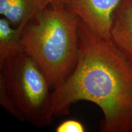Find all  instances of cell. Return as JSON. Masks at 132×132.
Wrapping results in <instances>:
<instances>
[{
  "instance_id": "cell-4",
  "label": "cell",
  "mask_w": 132,
  "mask_h": 132,
  "mask_svg": "<svg viewBox=\"0 0 132 132\" xmlns=\"http://www.w3.org/2000/svg\"><path fill=\"white\" fill-rule=\"evenodd\" d=\"M121 0H68L65 6L94 34L110 39L114 12Z\"/></svg>"
},
{
  "instance_id": "cell-11",
  "label": "cell",
  "mask_w": 132,
  "mask_h": 132,
  "mask_svg": "<svg viewBox=\"0 0 132 132\" xmlns=\"http://www.w3.org/2000/svg\"><path fill=\"white\" fill-rule=\"evenodd\" d=\"M131 1H132V0H131Z\"/></svg>"
},
{
  "instance_id": "cell-9",
  "label": "cell",
  "mask_w": 132,
  "mask_h": 132,
  "mask_svg": "<svg viewBox=\"0 0 132 132\" xmlns=\"http://www.w3.org/2000/svg\"><path fill=\"white\" fill-rule=\"evenodd\" d=\"M56 132H85V128L80 122L70 119L60 123L56 128Z\"/></svg>"
},
{
  "instance_id": "cell-7",
  "label": "cell",
  "mask_w": 132,
  "mask_h": 132,
  "mask_svg": "<svg viewBox=\"0 0 132 132\" xmlns=\"http://www.w3.org/2000/svg\"><path fill=\"white\" fill-rule=\"evenodd\" d=\"M27 23L16 27L11 25L6 18L0 19V67L9 57L24 52L21 36Z\"/></svg>"
},
{
  "instance_id": "cell-1",
  "label": "cell",
  "mask_w": 132,
  "mask_h": 132,
  "mask_svg": "<svg viewBox=\"0 0 132 132\" xmlns=\"http://www.w3.org/2000/svg\"><path fill=\"white\" fill-rule=\"evenodd\" d=\"M75 70L54 89V116L67 115L72 104L94 103L101 109L102 132H132V62L111 39L94 34L80 20Z\"/></svg>"
},
{
  "instance_id": "cell-10",
  "label": "cell",
  "mask_w": 132,
  "mask_h": 132,
  "mask_svg": "<svg viewBox=\"0 0 132 132\" xmlns=\"http://www.w3.org/2000/svg\"><path fill=\"white\" fill-rule=\"evenodd\" d=\"M68 0H41L43 7H45L48 5H60L65 6Z\"/></svg>"
},
{
  "instance_id": "cell-6",
  "label": "cell",
  "mask_w": 132,
  "mask_h": 132,
  "mask_svg": "<svg viewBox=\"0 0 132 132\" xmlns=\"http://www.w3.org/2000/svg\"><path fill=\"white\" fill-rule=\"evenodd\" d=\"M43 8L41 0H0V14L14 27L27 23Z\"/></svg>"
},
{
  "instance_id": "cell-3",
  "label": "cell",
  "mask_w": 132,
  "mask_h": 132,
  "mask_svg": "<svg viewBox=\"0 0 132 132\" xmlns=\"http://www.w3.org/2000/svg\"><path fill=\"white\" fill-rule=\"evenodd\" d=\"M0 73L24 120L38 128L50 124L54 116L53 91L35 60L22 52L6 60Z\"/></svg>"
},
{
  "instance_id": "cell-2",
  "label": "cell",
  "mask_w": 132,
  "mask_h": 132,
  "mask_svg": "<svg viewBox=\"0 0 132 132\" xmlns=\"http://www.w3.org/2000/svg\"><path fill=\"white\" fill-rule=\"evenodd\" d=\"M79 21L65 6L48 5L23 31L24 52L35 60L53 90L63 84L77 66Z\"/></svg>"
},
{
  "instance_id": "cell-8",
  "label": "cell",
  "mask_w": 132,
  "mask_h": 132,
  "mask_svg": "<svg viewBox=\"0 0 132 132\" xmlns=\"http://www.w3.org/2000/svg\"><path fill=\"white\" fill-rule=\"evenodd\" d=\"M0 104L3 108L13 117L20 121H25L24 118L9 93L3 74L0 73Z\"/></svg>"
},
{
  "instance_id": "cell-5",
  "label": "cell",
  "mask_w": 132,
  "mask_h": 132,
  "mask_svg": "<svg viewBox=\"0 0 132 132\" xmlns=\"http://www.w3.org/2000/svg\"><path fill=\"white\" fill-rule=\"evenodd\" d=\"M110 39L132 62V1L121 0L114 12Z\"/></svg>"
}]
</instances>
